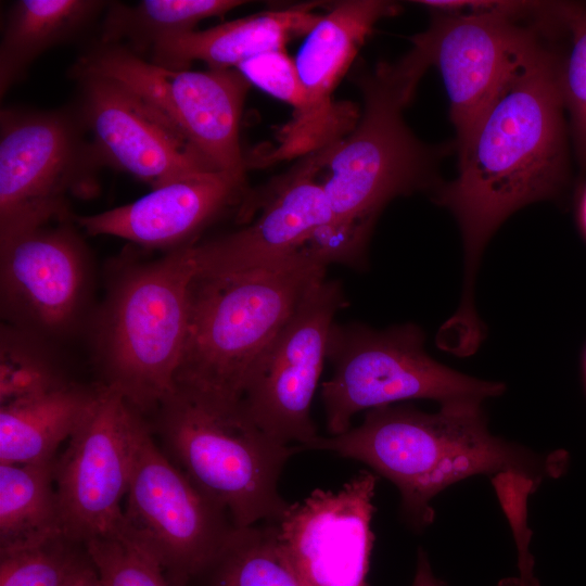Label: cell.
<instances>
[{
	"instance_id": "6da1fadb",
	"label": "cell",
	"mask_w": 586,
	"mask_h": 586,
	"mask_svg": "<svg viewBox=\"0 0 586 586\" xmlns=\"http://www.w3.org/2000/svg\"><path fill=\"white\" fill-rule=\"evenodd\" d=\"M571 145L553 58L537 30L458 150L457 177L437 193L464 244L458 320H476L472 284L488 239L519 208L561 192L570 178Z\"/></svg>"
},
{
	"instance_id": "7a4b0ae2",
	"label": "cell",
	"mask_w": 586,
	"mask_h": 586,
	"mask_svg": "<svg viewBox=\"0 0 586 586\" xmlns=\"http://www.w3.org/2000/svg\"><path fill=\"white\" fill-rule=\"evenodd\" d=\"M477 400L442 404L435 413L386 405L335 436L318 435L301 450H328L361 461L399 491L402 511L416 530L434 518L431 500L475 474L515 473L536 485L553 466L549 458L493 435Z\"/></svg>"
},
{
	"instance_id": "3957f363",
	"label": "cell",
	"mask_w": 586,
	"mask_h": 586,
	"mask_svg": "<svg viewBox=\"0 0 586 586\" xmlns=\"http://www.w3.org/2000/svg\"><path fill=\"white\" fill-rule=\"evenodd\" d=\"M327 267L296 254L265 269L195 275L175 388L242 402L263 355Z\"/></svg>"
},
{
	"instance_id": "277c9868",
	"label": "cell",
	"mask_w": 586,
	"mask_h": 586,
	"mask_svg": "<svg viewBox=\"0 0 586 586\" xmlns=\"http://www.w3.org/2000/svg\"><path fill=\"white\" fill-rule=\"evenodd\" d=\"M430 66L424 52L412 44L397 62L355 73L364 102L355 127L311 153L335 220L372 231L393 199L432 184L437 153L411 132L403 117Z\"/></svg>"
},
{
	"instance_id": "5b68a950",
	"label": "cell",
	"mask_w": 586,
	"mask_h": 586,
	"mask_svg": "<svg viewBox=\"0 0 586 586\" xmlns=\"http://www.w3.org/2000/svg\"><path fill=\"white\" fill-rule=\"evenodd\" d=\"M167 457L235 527L277 523L291 506L279 479L295 445L264 432L243 400L224 402L175 388L155 410Z\"/></svg>"
},
{
	"instance_id": "8992f818",
	"label": "cell",
	"mask_w": 586,
	"mask_h": 586,
	"mask_svg": "<svg viewBox=\"0 0 586 586\" xmlns=\"http://www.w3.org/2000/svg\"><path fill=\"white\" fill-rule=\"evenodd\" d=\"M196 272L193 243L136 264L118 277L99 317L94 345L102 385L142 416L175 390Z\"/></svg>"
},
{
	"instance_id": "52a82bcc",
	"label": "cell",
	"mask_w": 586,
	"mask_h": 586,
	"mask_svg": "<svg viewBox=\"0 0 586 586\" xmlns=\"http://www.w3.org/2000/svg\"><path fill=\"white\" fill-rule=\"evenodd\" d=\"M327 359L333 373L321 385V398L331 436L351 429L361 410L406 399L483 402L505 390L499 382L479 380L434 360L424 349L421 329L412 323L377 330L334 322Z\"/></svg>"
},
{
	"instance_id": "ba28073f",
	"label": "cell",
	"mask_w": 586,
	"mask_h": 586,
	"mask_svg": "<svg viewBox=\"0 0 586 586\" xmlns=\"http://www.w3.org/2000/svg\"><path fill=\"white\" fill-rule=\"evenodd\" d=\"M105 167L77 105L0 113V241L66 221L71 196L90 198Z\"/></svg>"
},
{
	"instance_id": "9c48e42d",
	"label": "cell",
	"mask_w": 586,
	"mask_h": 586,
	"mask_svg": "<svg viewBox=\"0 0 586 586\" xmlns=\"http://www.w3.org/2000/svg\"><path fill=\"white\" fill-rule=\"evenodd\" d=\"M131 442L122 534L162 569L171 586H190L235 526L228 512L161 450L135 409Z\"/></svg>"
},
{
	"instance_id": "30bf717a",
	"label": "cell",
	"mask_w": 586,
	"mask_h": 586,
	"mask_svg": "<svg viewBox=\"0 0 586 586\" xmlns=\"http://www.w3.org/2000/svg\"><path fill=\"white\" fill-rule=\"evenodd\" d=\"M71 75L103 76L129 87L164 114L218 170L245 178L240 120L251 82L237 68L173 69L124 46L95 41L72 66Z\"/></svg>"
},
{
	"instance_id": "8fae6325",
	"label": "cell",
	"mask_w": 586,
	"mask_h": 586,
	"mask_svg": "<svg viewBox=\"0 0 586 586\" xmlns=\"http://www.w3.org/2000/svg\"><path fill=\"white\" fill-rule=\"evenodd\" d=\"M346 303L339 282L324 277L311 284L263 355L243 396L252 420L275 440L295 443L297 451L318 436L311 400L331 327Z\"/></svg>"
},
{
	"instance_id": "7c38bea8",
	"label": "cell",
	"mask_w": 586,
	"mask_h": 586,
	"mask_svg": "<svg viewBox=\"0 0 586 586\" xmlns=\"http://www.w3.org/2000/svg\"><path fill=\"white\" fill-rule=\"evenodd\" d=\"M133 409L116 391L100 385L95 400L54 462L63 535L84 545L124 530L120 500L132 460Z\"/></svg>"
},
{
	"instance_id": "4fadbf2b",
	"label": "cell",
	"mask_w": 586,
	"mask_h": 586,
	"mask_svg": "<svg viewBox=\"0 0 586 586\" xmlns=\"http://www.w3.org/2000/svg\"><path fill=\"white\" fill-rule=\"evenodd\" d=\"M76 103L105 165L152 189L218 170L153 104L107 77H74Z\"/></svg>"
},
{
	"instance_id": "5bb4252c",
	"label": "cell",
	"mask_w": 586,
	"mask_h": 586,
	"mask_svg": "<svg viewBox=\"0 0 586 586\" xmlns=\"http://www.w3.org/2000/svg\"><path fill=\"white\" fill-rule=\"evenodd\" d=\"M509 12L448 14L432 11L429 28L411 41L440 71L456 131L457 151L518 58L537 34Z\"/></svg>"
},
{
	"instance_id": "9a60e30c",
	"label": "cell",
	"mask_w": 586,
	"mask_h": 586,
	"mask_svg": "<svg viewBox=\"0 0 586 586\" xmlns=\"http://www.w3.org/2000/svg\"><path fill=\"white\" fill-rule=\"evenodd\" d=\"M375 476L366 470L336 491L317 488L277 522L279 544L303 586H368Z\"/></svg>"
},
{
	"instance_id": "2e32d148",
	"label": "cell",
	"mask_w": 586,
	"mask_h": 586,
	"mask_svg": "<svg viewBox=\"0 0 586 586\" xmlns=\"http://www.w3.org/2000/svg\"><path fill=\"white\" fill-rule=\"evenodd\" d=\"M87 256L66 221L0 241L1 309L9 324L41 337L69 330L82 309Z\"/></svg>"
},
{
	"instance_id": "e0dca14e",
	"label": "cell",
	"mask_w": 586,
	"mask_h": 586,
	"mask_svg": "<svg viewBox=\"0 0 586 586\" xmlns=\"http://www.w3.org/2000/svg\"><path fill=\"white\" fill-rule=\"evenodd\" d=\"M254 221L193 243L196 275L225 276L269 268L296 255L313 231L333 219L313 154L278 179Z\"/></svg>"
},
{
	"instance_id": "ac0fdd59",
	"label": "cell",
	"mask_w": 586,
	"mask_h": 586,
	"mask_svg": "<svg viewBox=\"0 0 586 586\" xmlns=\"http://www.w3.org/2000/svg\"><path fill=\"white\" fill-rule=\"evenodd\" d=\"M397 12L398 5L390 1H340L306 35L293 59L310 110L305 156L335 143L355 127L357 107L333 101L332 93L375 24Z\"/></svg>"
},
{
	"instance_id": "d6986e66",
	"label": "cell",
	"mask_w": 586,
	"mask_h": 586,
	"mask_svg": "<svg viewBox=\"0 0 586 586\" xmlns=\"http://www.w3.org/2000/svg\"><path fill=\"white\" fill-rule=\"evenodd\" d=\"M245 192V178L215 170L163 184L131 203L75 219L90 235L174 250L193 243L190 240L198 232Z\"/></svg>"
},
{
	"instance_id": "ffe728a7",
	"label": "cell",
	"mask_w": 586,
	"mask_h": 586,
	"mask_svg": "<svg viewBox=\"0 0 586 586\" xmlns=\"http://www.w3.org/2000/svg\"><path fill=\"white\" fill-rule=\"evenodd\" d=\"M317 7L297 4L174 35L160 41L148 60L173 69H188L195 61L208 68H237L262 54L284 51L291 39L306 36L322 16Z\"/></svg>"
},
{
	"instance_id": "44dd1931",
	"label": "cell",
	"mask_w": 586,
	"mask_h": 586,
	"mask_svg": "<svg viewBox=\"0 0 586 586\" xmlns=\"http://www.w3.org/2000/svg\"><path fill=\"white\" fill-rule=\"evenodd\" d=\"M99 387L73 381L43 394L0 405V463L55 460L91 409Z\"/></svg>"
},
{
	"instance_id": "7402d4cb",
	"label": "cell",
	"mask_w": 586,
	"mask_h": 586,
	"mask_svg": "<svg viewBox=\"0 0 586 586\" xmlns=\"http://www.w3.org/2000/svg\"><path fill=\"white\" fill-rule=\"evenodd\" d=\"M110 1L17 0L12 3L0 42V94L48 50L73 41L103 15Z\"/></svg>"
},
{
	"instance_id": "603a6c76",
	"label": "cell",
	"mask_w": 586,
	"mask_h": 586,
	"mask_svg": "<svg viewBox=\"0 0 586 586\" xmlns=\"http://www.w3.org/2000/svg\"><path fill=\"white\" fill-rule=\"evenodd\" d=\"M54 462L0 463V551L64 536Z\"/></svg>"
},
{
	"instance_id": "cb8c5ba5",
	"label": "cell",
	"mask_w": 586,
	"mask_h": 586,
	"mask_svg": "<svg viewBox=\"0 0 586 586\" xmlns=\"http://www.w3.org/2000/svg\"><path fill=\"white\" fill-rule=\"evenodd\" d=\"M536 21L553 58L574 155L586 171V1L544 2Z\"/></svg>"
},
{
	"instance_id": "d4e9b609",
	"label": "cell",
	"mask_w": 586,
	"mask_h": 586,
	"mask_svg": "<svg viewBox=\"0 0 586 586\" xmlns=\"http://www.w3.org/2000/svg\"><path fill=\"white\" fill-rule=\"evenodd\" d=\"M241 0L110 1L100 25L101 43L120 44L145 58L163 39L195 30L203 20L224 16L245 4Z\"/></svg>"
},
{
	"instance_id": "484cf974",
	"label": "cell",
	"mask_w": 586,
	"mask_h": 586,
	"mask_svg": "<svg viewBox=\"0 0 586 586\" xmlns=\"http://www.w3.org/2000/svg\"><path fill=\"white\" fill-rule=\"evenodd\" d=\"M190 586H303L278 540L276 523L235 527Z\"/></svg>"
},
{
	"instance_id": "4316f807",
	"label": "cell",
	"mask_w": 586,
	"mask_h": 586,
	"mask_svg": "<svg viewBox=\"0 0 586 586\" xmlns=\"http://www.w3.org/2000/svg\"><path fill=\"white\" fill-rule=\"evenodd\" d=\"M238 69L251 84L293 106L291 120L276 136L277 145L267 153H254L247 157V167L303 157L310 110L293 60L285 51L269 52L243 62Z\"/></svg>"
},
{
	"instance_id": "83f0119b",
	"label": "cell",
	"mask_w": 586,
	"mask_h": 586,
	"mask_svg": "<svg viewBox=\"0 0 586 586\" xmlns=\"http://www.w3.org/2000/svg\"><path fill=\"white\" fill-rule=\"evenodd\" d=\"M43 337L5 324L0 337V405L55 390L68 382Z\"/></svg>"
},
{
	"instance_id": "f1b7e54d",
	"label": "cell",
	"mask_w": 586,
	"mask_h": 586,
	"mask_svg": "<svg viewBox=\"0 0 586 586\" xmlns=\"http://www.w3.org/2000/svg\"><path fill=\"white\" fill-rule=\"evenodd\" d=\"M85 546L59 536L0 551V586H65Z\"/></svg>"
},
{
	"instance_id": "f546056e",
	"label": "cell",
	"mask_w": 586,
	"mask_h": 586,
	"mask_svg": "<svg viewBox=\"0 0 586 586\" xmlns=\"http://www.w3.org/2000/svg\"><path fill=\"white\" fill-rule=\"evenodd\" d=\"M102 586H171L162 569L124 534L84 544Z\"/></svg>"
},
{
	"instance_id": "4dcf8cb0",
	"label": "cell",
	"mask_w": 586,
	"mask_h": 586,
	"mask_svg": "<svg viewBox=\"0 0 586 586\" xmlns=\"http://www.w3.org/2000/svg\"><path fill=\"white\" fill-rule=\"evenodd\" d=\"M65 586H102L86 548L74 566Z\"/></svg>"
},
{
	"instance_id": "1f68e13d",
	"label": "cell",
	"mask_w": 586,
	"mask_h": 586,
	"mask_svg": "<svg viewBox=\"0 0 586 586\" xmlns=\"http://www.w3.org/2000/svg\"><path fill=\"white\" fill-rule=\"evenodd\" d=\"M411 586H443L431 569L428 557L422 549H419L416 574Z\"/></svg>"
},
{
	"instance_id": "d6a6232c",
	"label": "cell",
	"mask_w": 586,
	"mask_h": 586,
	"mask_svg": "<svg viewBox=\"0 0 586 586\" xmlns=\"http://www.w3.org/2000/svg\"><path fill=\"white\" fill-rule=\"evenodd\" d=\"M582 218H583L584 227L586 229V192H585L583 203H582Z\"/></svg>"
}]
</instances>
